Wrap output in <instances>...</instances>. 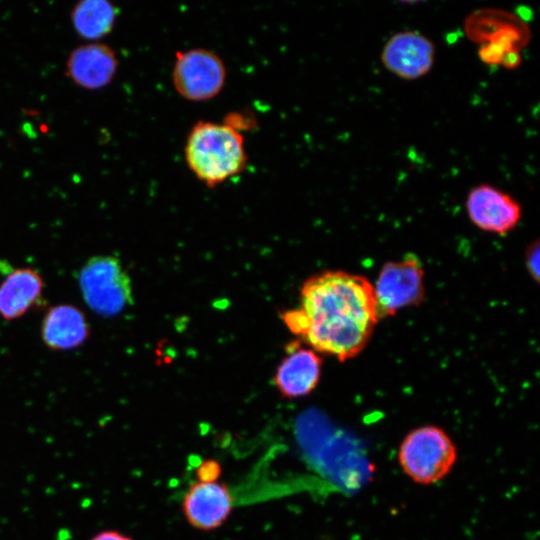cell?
Instances as JSON below:
<instances>
[{"label":"cell","instance_id":"6da1fadb","mask_svg":"<svg viewBox=\"0 0 540 540\" xmlns=\"http://www.w3.org/2000/svg\"><path fill=\"white\" fill-rule=\"evenodd\" d=\"M288 330L317 353L346 361L369 342L379 320L373 284L361 275L324 271L308 278L297 307L281 313Z\"/></svg>","mask_w":540,"mask_h":540},{"label":"cell","instance_id":"7a4b0ae2","mask_svg":"<svg viewBox=\"0 0 540 540\" xmlns=\"http://www.w3.org/2000/svg\"><path fill=\"white\" fill-rule=\"evenodd\" d=\"M184 156L190 171L209 188L240 174L248 161L244 137L229 122L195 123L188 133Z\"/></svg>","mask_w":540,"mask_h":540},{"label":"cell","instance_id":"3957f363","mask_svg":"<svg viewBox=\"0 0 540 540\" xmlns=\"http://www.w3.org/2000/svg\"><path fill=\"white\" fill-rule=\"evenodd\" d=\"M457 450L445 430L425 425L410 431L400 444L398 461L414 482L430 485L443 479L454 466Z\"/></svg>","mask_w":540,"mask_h":540},{"label":"cell","instance_id":"277c9868","mask_svg":"<svg viewBox=\"0 0 540 540\" xmlns=\"http://www.w3.org/2000/svg\"><path fill=\"white\" fill-rule=\"evenodd\" d=\"M78 282L84 301L99 315L114 316L132 303L130 277L116 257L90 258L81 268Z\"/></svg>","mask_w":540,"mask_h":540},{"label":"cell","instance_id":"5b68a950","mask_svg":"<svg viewBox=\"0 0 540 540\" xmlns=\"http://www.w3.org/2000/svg\"><path fill=\"white\" fill-rule=\"evenodd\" d=\"M226 74L225 63L218 54L206 48H192L177 52L172 83L182 98L191 102H203L221 92Z\"/></svg>","mask_w":540,"mask_h":540},{"label":"cell","instance_id":"8992f818","mask_svg":"<svg viewBox=\"0 0 540 540\" xmlns=\"http://www.w3.org/2000/svg\"><path fill=\"white\" fill-rule=\"evenodd\" d=\"M424 271L415 256L386 263L373 285L378 316L388 317L424 298Z\"/></svg>","mask_w":540,"mask_h":540},{"label":"cell","instance_id":"52a82bcc","mask_svg":"<svg viewBox=\"0 0 540 540\" xmlns=\"http://www.w3.org/2000/svg\"><path fill=\"white\" fill-rule=\"evenodd\" d=\"M436 47L424 34L405 30L393 34L384 44L380 60L395 76L416 80L427 75L435 62Z\"/></svg>","mask_w":540,"mask_h":540},{"label":"cell","instance_id":"ba28073f","mask_svg":"<svg viewBox=\"0 0 540 540\" xmlns=\"http://www.w3.org/2000/svg\"><path fill=\"white\" fill-rule=\"evenodd\" d=\"M470 221L479 229L504 235L513 230L522 216L518 201L490 184L474 186L466 198Z\"/></svg>","mask_w":540,"mask_h":540},{"label":"cell","instance_id":"9c48e42d","mask_svg":"<svg viewBox=\"0 0 540 540\" xmlns=\"http://www.w3.org/2000/svg\"><path fill=\"white\" fill-rule=\"evenodd\" d=\"M322 360L316 351L304 347L300 340L286 347V355L277 366L273 377L274 385L286 399H297L309 395L321 377Z\"/></svg>","mask_w":540,"mask_h":540},{"label":"cell","instance_id":"30bf717a","mask_svg":"<svg viewBox=\"0 0 540 540\" xmlns=\"http://www.w3.org/2000/svg\"><path fill=\"white\" fill-rule=\"evenodd\" d=\"M229 488L220 482H195L190 485L182 501V512L187 522L201 531H211L223 525L233 509Z\"/></svg>","mask_w":540,"mask_h":540},{"label":"cell","instance_id":"8fae6325","mask_svg":"<svg viewBox=\"0 0 540 540\" xmlns=\"http://www.w3.org/2000/svg\"><path fill=\"white\" fill-rule=\"evenodd\" d=\"M463 28L467 38L479 46L511 41L523 49L532 38L531 29L525 20L503 9H476L467 15Z\"/></svg>","mask_w":540,"mask_h":540},{"label":"cell","instance_id":"7c38bea8","mask_svg":"<svg viewBox=\"0 0 540 540\" xmlns=\"http://www.w3.org/2000/svg\"><path fill=\"white\" fill-rule=\"evenodd\" d=\"M118 60L111 47L90 43L74 49L66 64L67 76L78 86L99 89L114 78Z\"/></svg>","mask_w":540,"mask_h":540},{"label":"cell","instance_id":"4fadbf2b","mask_svg":"<svg viewBox=\"0 0 540 540\" xmlns=\"http://www.w3.org/2000/svg\"><path fill=\"white\" fill-rule=\"evenodd\" d=\"M88 335L87 320L82 311L73 305H57L44 318L42 338L51 349H73L81 345Z\"/></svg>","mask_w":540,"mask_h":540},{"label":"cell","instance_id":"5bb4252c","mask_svg":"<svg viewBox=\"0 0 540 540\" xmlns=\"http://www.w3.org/2000/svg\"><path fill=\"white\" fill-rule=\"evenodd\" d=\"M43 280L31 268L11 272L0 284V315L13 320L26 313L40 298Z\"/></svg>","mask_w":540,"mask_h":540},{"label":"cell","instance_id":"9a60e30c","mask_svg":"<svg viewBox=\"0 0 540 540\" xmlns=\"http://www.w3.org/2000/svg\"><path fill=\"white\" fill-rule=\"evenodd\" d=\"M116 18V7L105 0H83L71 13L76 32L88 40H96L110 33Z\"/></svg>","mask_w":540,"mask_h":540},{"label":"cell","instance_id":"2e32d148","mask_svg":"<svg viewBox=\"0 0 540 540\" xmlns=\"http://www.w3.org/2000/svg\"><path fill=\"white\" fill-rule=\"evenodd\" d=\"M222 474L221 464L215 459H207L201 462L195 471L198 482H217Z\"/></svg>","mask_w":540,"mask_h":540},{"label":"cell","instance_id":"e0dca14e","mask_svg":"<svg viewBox=\"0 0 540 540\" xmlns=\"http://www.w3.org/2000/svg\"><path fill=\"white\" fill-rule=\"evenodd\" d=\"M540 246L539 241L536 240L526 251V267L532 278L539 281L540 271Z\"/></svg>","mask_w":540,"mask_h":540},{"label":"cell","instance_id":"ac0fdd59","mask_svg":"<svg viewBox=\"0 0 540 540\" xmlns=\"http://www.w3.org/2000/svg\"><path fill=\"white\" fill-rule=\"evenodd\" d=\"M89 540H133V539L116 530H103L95 534Z\"/></svg>","mask_w":540,"mask_h":540}]
</instances>
